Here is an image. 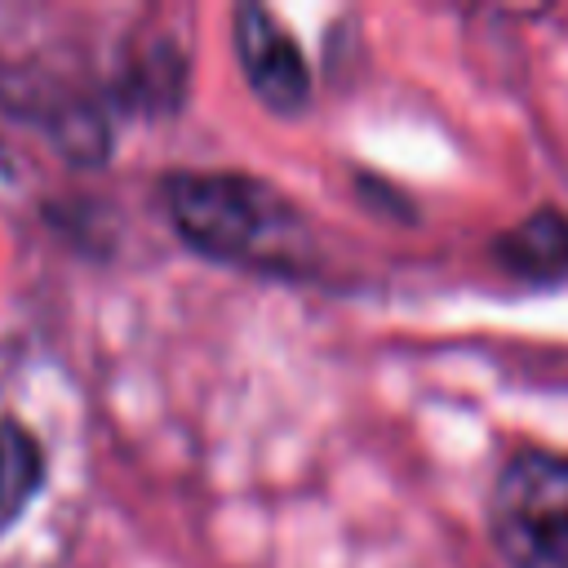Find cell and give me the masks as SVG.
<instances>
[{"label": "cell", "instance_id": "1", "mask_svg": "<svg viewBox=\"0 0 568 568\" xmlns=\"http://www.w3.org/2000/svg\"><path fill=\"white\" fill-rule=\"evenodd\" d=\"M164 204L186 244L253 271H297L306 253L302 209L248 173H173Z\"/></svg>", "mask_w": 568, "mask_h": 568}, {"label": "cell", "instance_id": "2", "mask_svg": "<svg viewBox=\"0 0 568 568\" xmlns=\"http://www.w3.org/2000/svg\"><path fill=\"white\" fill-rule=\"evenodd\" d=\"M488 524L510 568H568V457L515 453L493 484Z\"/></svg>", "mask_w": 568, "mask_h": 568}, {"label": "cell", "instance_id": "3", "mask_svg": "<svg viewBox=\"0 0 568 568\" xmlns=\"http://www.w3.org/2000/svg\"><path fill=\"white\" fill-rule=\"evenodd\" d=\"M235 53L244 67L248 89L280 115L302 111L311 98V71L306 58L297 49V40L288 36V27L262 9V4H240L235 9Z\"/></svg>", "mask_w": 568, "mask_h": 568}, {"label": "cell", "instance_id": "4", "mask_svg": "<svg viewBox=\"0 0 568 568\" xmlns=\"http://www.w3.org/2000/svg\"><path fill=\"white\" fill-rule=\"evenodd\" d=\"M497 257L524 280H555L568 271V217L537 209L528 222L497 235Z\"/></svg>", "mask_w": 568, "mask_h": 568}, {"label": "cell", "instance_id": "5", "mask_svg": "<svg viewBox=\"0 0 568 568\" xmlns=\"http://www.w3.org/2000/svg\"><path fill=\"white\" fill-rule=\"evenodd\" d=\"M40 484H44L40 439L27 426L0 417V537L31 506V497L40 493Z\"/></svg>", "mask_w": 568, "mask_h": 568}]
</instances>
